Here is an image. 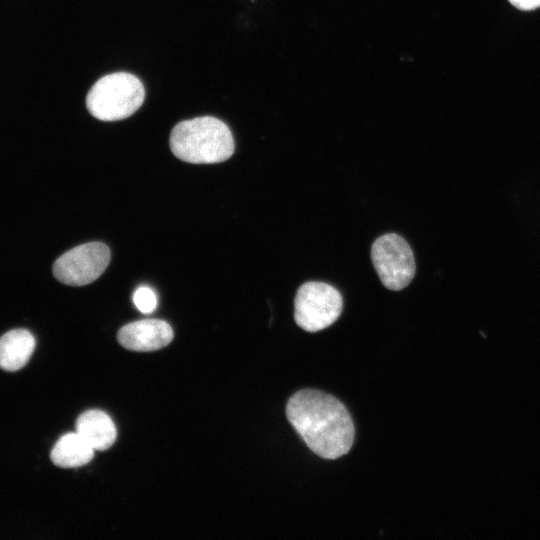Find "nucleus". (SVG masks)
Masks as SVG:
<instances>
[{"label": "nucleus", "instance_id": "f257e3e1", "mask_svg": "<svg viewBox=\"0 0 540 540\" xmlns=\"http://www.w3.org/2000/svg\"><path fill=\"white\" fill-rule=\"evenodd\" d=\"M286 416L306 445L324 459H337L352 447V418L334 396L314 389L300 390L288 400Z\"/></svg>", "mask_w": 540, "mask_h": 540}, {"label": "nucleus", "instance_id": "f03ea898", "mask_svg": "<svg viewBox=\"0 0 540 540\" xmlns=\"http://www.w3.org/2000/svg\"><path fill=\"white\" fill-rule=\"evenodd\" d=\"M170 148L182 161L212 164L229 159L235 144L230 129L223 121L203 116L176 124L170 134Z\"/></svg>", "mask_w": 540, "mask_h": 540}, {"label": "nucleus", "instance_id": "7ed1b4c3", "mask_svg": "<svg viewBox=\"0 0 540 540\" xmlns=\"http://www.w3.org/2000/svg\"><path fill=\"white\" fill-rule=\"evenodd\" d=\"M145 89L133 74L115 72L100 78L89 90L86 107L101 121H117L131 116L143 104Z\"/></svg>", "mask_w": 540, "mask_h": 540}, {"label": "nucleus", "instance_id": "20e7f679", "mask_svg": "<svg viewBox=\"0 0 540 540\" xmlns=\"http://www.w3.org/2000/svg\"><path fill=\"white\" fill-rule=\"evenodd\" d=\"M342 306V296L335 287L324 282H306L295 296L294 319L303 330L318 332L339 318Z\"/></svg>", "mask_w": 540, "mask_h": 540}, {"label": "nucleus", "instance_id": "39448f33", "mask_svg": "<svg viewBox=\"0 0 540 540\" xmlns=\"http://www.w3.org/2000/svg\"><path fill=\"white\" fill-rule=\"evenodd\" d=\"M371 259L382 284L394 291L408 286L416 264L408 242L395 233L378 237L371 247Z\"/></svg>", "mask_w": 540, "mask_h": 540}, {"label": "nucleus", "instance_id": "423d86ee", "mask_svg": "<svg viewBox=\"0 0 540 540\" xmlns=\"http://www.w3.org/2000/svg\"><path fill=\"white\" fill-rule=\"evenodd\" d=\"M109 248L101 242H89L61 255L53 265L55 278L69 286H84L95 281L107 268Z\"/></svg>", "mask_w": 540, "mask_h": 540}, {"label": "nucleus", "instance_id": "0eeeda50", "mask_svg": "<svg viewBox=\"0 0 540 540\" xmlns=\"http://www.w3.org/2000/svg\"><path fill=\"white\" fill-rule=\"evenodd\" d=\"M117 339L126 349L138 352L155 351L173 339V330L164 320L143 319L124 325Z\"/></svg>", "mask_w": 540, "mask_h": 540}, {"label": "nucleus", "instance_id": "6e6552de", "mask_svg": "<svg viewBox=\"0 0 540 540\" xmlns=\"http://www.w3.org/2000/svg\"><path fill=\"white\" fill-rule=\"evenodd\" d=\"M76 432L94 449L104 451L116 440L117 430L108 414L101 410H88L76 420Z\"/></svg>", "mask_w": 540, "mask_h": 540}, {"label": "nucleus", "instance_id": "1a4fd4ad", "mask_svg": "<svg viewBox=\"0 0 540 540\" xmlns=\"http://www.w3.org/2000/svg\"><path fill=\"white\" fill-rule=\"evenodd\" d=\"M35 338L26 329H14L0 337V367L6 371L21 369L30 359Z\"/></svg>", "mask_w": 540, "mask_h": 540}, {"label": "nucleus", "instance_id": "9d476101", "mask_svg": "<svg viewBox=\"0 0 540 540\" xmlns=\"http://www.w3.org/2000/svg\"><path fill=\"white\" fill-rule=\"evenodd\" d=\"M94 449L77 433L62 435L51 450L52 462L62 468H77L89 463Z\"/></svg>", "mask_w": 540, "mask_h": 540}, {"label": "nucleus", "instance_id": "9b49d317", "mask_svg": "<svg viewBox=\"0 0 540 540\" xmlns=\"http://www.w3.org/2000/svg\"><path fill=\"white\" fill-rule=\"evenodd\" d=\"M133 303L143 314H150L157 307V295L149 286H140L133 294Z\"/></svg>", "mask_w": 540, "mask_h": 540}, {"label": "nucleus", "instance_id": "f8f14e48", "mask_svg": "<svg viewBox=\"0 0 540 540\" xmlns=\"http://www.w3.org/2000/svg\"><path fill=\"white\" fill-rule=\"evenodd\" d=\"M509 2L520 10H534L540 7V0H509Z\"/></svg>", "mask_w": 540, "mask_h": 540}]
</instances>
